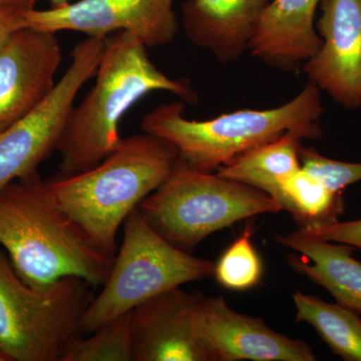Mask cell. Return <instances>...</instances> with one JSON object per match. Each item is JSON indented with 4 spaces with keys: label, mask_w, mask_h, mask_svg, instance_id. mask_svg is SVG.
I'll return each instance as SVG.
<instances>
[{
    "label": "cell",
    "mask_w": 361,
    "mask_h": 361,
    "mask_svg": "<svg viewBox=\"0 0 361 361\" xmlns=\"http://www.w3.org/2000/svg\"><path fill=\"white\" fill-rule=\"evenodd\" d=\"M301 141L287 133L236 157L218 174L264 192L281 207L284 183L301 168Z\"/></svg>",
    "instance_id": "obj_17"
},
{
    "label": "cell",
    "mask_w": 361,
    "mask_h": 361,
    "mask_svg": "<svg viewBox=\"0 0 361 361\" xmlns=\"http://www.w3.org/2000/svg\"><path fill=\"white\" fill-rule=\"evenodd\" d=\"M92 286L68 277L45 289L20 279L0 250V351L6 361H61L92 300Z\"/></svg>",
    "instance_id": "obj_7"
},
{
    "label": "cell",
    "mask_w": 361,
    "mask_h": 361,
    "mask_svg": "<svg viewBox=\"0 0 361 361\" xmlns=\"http://www.w3.org/2000/svg\"><path fill=\"white\" fill-rule=\"evenodd\" d=\"M0 246L16 274L37 289L68 277L103 286L116 257L68 217L39 171L0 189Z\"/></svg>",
    "instance_id": "obj_2"
},
{
    "label": "cell",
    "mask_w": 361,
    "mask_h": 361,
    "mask_svg": "<svg viewBox=\"0 0 361 361\" xmlns=\"http://www.w3.org/2000/svg\"><path fill=\"white\" fill-rule=\"evenodd\" d=\"M123 240L103 290L90 301L80 331L97 329L159 294L214 274L215 263L180 250L135 208L123 222Z\"/></svg>",
    "instance_id": "obj_6"
},
{
    "label": "cell",
    "mask_w": 361,
    "mask_h": 361,
    "mask_svg": "<svg viewBox=\"0 0 361 361\" xmlns=\"http://www.w3.org/2000/svg\"><path fill=\"white\" fill-rule=\"evenodd\" d=\"M149 224L180 250L191 253L214 232L281 207L269 195L184 161L137 206Z\"/></svg>",
    "instance_id": "obj_5"
},
{
    "label": "cell",
    "mask_w": 361,
    "mask_h": 361,
    "mask_svg": "<svg viewBox=\"0 0 361 361\" xmlns=\"http://www.w3.org/2000/svg\"><path fill=\"white\" fill-rule=\"evenodd\" d=\"M178 161L179 152L172 142L142 132L123 137L87 172L47 180L68 217L99 248L116 256L118 228L165 182Z\"/></svg>",
    "instance_id": "obj_3"
},
{
    "label": "cell",
    "mask_w": 361,
    "mask_h": 361,
    "mask_svg": "<svg viewBox=\"0 0 361 361\" xmlns=\"http://www.w3.org/2000/svg\"><path fill=\"white\" fill-rule=\"evenodd\" d=\"M205 298L176 287L130 311L134 361H216L197 329Z\"/></svg>",
    "instance_id": "obj_10"
},
{
    "label": "cell",
    "mask_w": 361,
    "mask_h": 361,
    "mask_svg": "<svg viewBox=\"0 0 361 361\" xmlns=\"http://www.w3.org/2000/svg\"><path fill=\"white\" fill-rule=\"evenodd\" d=\"M308 84L295 97L277 108L239 110L207 121L189 120L185 103L157 106L142 118V132L172 142L190 168L212 173L236 157L287 133L302 140L322 139V94Z\"/></svg>",
    "instance_id": "obj_4"
},
{
    "label": "cell",
    "mask_w": 361,
    "mask_h": 361,
    "mask_svg": "<svg viewBox=\"0 0 361 361\" xmlns=\"http://www.w3.org/2000/svg\"><path fill=\"white\" fill-rule=\"evenodd\" d=\"M271 0H185L182 25L192 44L223 65L243 56Z\"/></svg>",
    "instance_id": "obj_14"
},
{
    "label": "cell",
    "mask_w": 361,
    "mask_h": 361,
    "mask_svg": "<svg viewBox=\"0 0 361 361\" xmlns=\"http://www.w3.org/2000/svg\"><path fill=\"white\" fill-rule=\"evenodd\" d=\"M300 163L306 173L336 193L361 182V163L332 160L315 149L303 147L300 149Z\"/></svg>",
    "instance_id": "obj_22"
},
{
    "label": "cell",
    "mask_w": 361,
    "mask_h": 361,
    "mask_svg": "<svg viewBox=\"0 0 361 361\" xmlns=\"http://www.w3.org/2000/svg\"><path fill=\"white\" fill-rule=\"evenodd\" d=\"M23 11L13 7L0 6V49L14 32L25 27Z\"/></svg>",
    "instance_id": "obj_24"
},
{
    "label": "cell",
    "mask_w": 361,
    "mask_h": 361,
    "mask_svg": "<svg viewBox=\"0 0 361 361\" xmlns=\"http://www.w3.org/2000/svg\"><path fill=\"white\" fill-rule=\"evenodd\" d=\"M61 361H134L130 311L87 338H73Z\"/></svg>",
    "instance_id": "obj_20"
},
{
    "label": "cell",
    "mask_w": 361,
    "mask_h": 361,
    "mask_svg": "<svg viewBox=\"0 0 361 361\" xmlns=\"http://www.w3.org/2000/svg\"><path fill=\"white\" fill-rule=\"evenodd\" d=\"M197 329L216 361L316 360L305 342L274 331L262 318L233 310L222 297L205 298Z\"/></svg>",
    "instance_id": "obj_13"
},
{
    "label": "cell",
    "mask_w": 361,
    "mask_h": 361,
    "mask_svg": "<svg viewBox=\"0 0 361 361\" xmlns=\"http://www.w3.org/2000/svg\"><path fill=\"white\" fill-rule=\"evenodd\" d=\"M175 0H78L63 6L23 11L25 27L40 32H75L106 39L116 32L137 35L147 47L174 42L180 23Z\"/></svg>",
    "instance_id": "obj_9"
},
{
    "label": "cell",
    "mask_w": 361,
    "mask_h": 361,
    "mask_svg": "<svg viewBox=\"0 0 361 361\" xmlns=\"http://www.w3.org/2000/svg\"><path fill=\"white\" fill-rule=\"evenodd\" d=\"M0 361H6V360H4V355H2L1 351H0Z\"/></svg>",
    "instance_id": "obj_27"
},
{
    "label": "cell",
    "mask_w": 361,
    "mask_h": 361,
    "mask_svg": "<svg viewBox=\"0 0 361 361\" xmlns=\"http://www.w3.org/2000/svg\"><path fill=\"white\" fill-rule=\"evenodd\" d=\"M293 302L296 322L310 324L334 355L344 360L361 361V319L357 312L301 292L293 294Z\"/></svg>",
    "instance_id": "obj_18"
},
{
    "label": "cell",
    "mask_w": 361,
    "mask_h": 361,
    "mask_svg": "<svg viewBox=\"0 0 361 361\" xmlns=\"http://www.w3.org/2000/svg\"><path fill=\"white\" fill-rule=\"evenodd\" d=\"M302 231L326 241L346 244L361 249V219L349 222L337 221Z\"/></svg>",
    "instance_id": "obj_23"
},
{
    "label": "cell",
    "mask_w": 361,
    "mask_h": 361,
    "mask_svg": "<svg viewBox=\"0 0 361 361\" xmlns=\"http://www.w3.org/2000/svg\"><path fill=\"white\" fill-rule=\"evenodd\" d=\"M322 47L303 63L308 82L348 110L361 106V0H320Z\"/></svg>",
    "instance_id": "obj_11"
},
{
    "label": "cell",
    "mask_w": 361,
    "mask_h": 361,
    "mask_svg": "<svg viewBox=\"0 0 361 361\" xmlns=\"http://www.w3.org/2000/svg\"><path fill=\"white\" fill-rule=\"evenodd\" d=\"M61 63L56 33L23 27L9 37L0 49V132L47 99Z\"/></svg>",
    "instance_id": "obj_12"
},
{
    "label": "cell",
    "mask_w": 361,
    "mask_h": 361,
    "mask_svg": "<svg viewBox=\"0 0 361 361\" xmlns=\"http://www.w3.org/2000/svg\"><path fill=\"white\" fill-rule=\"evenodd\" d=\"M282 210L291 214L300 229L337 222L343 213L341 193L330 191L302 168L283 185Z\"/></svg>",
    "instance_id": "obj_19"
},
{
    "label": "cell",
    "mask_w": 361,
    "mask_h": 361,
    "mask_svg": "<svg viewBox=\"0 0 361 361\" xmlns=\"http://www.w3.org/2000/svg\"><path fill=\"white\" fill-rule=\"evenodd\" d=\"M0 6L13 7V8L21 9V11L33 8L28 0H0Z\"/></svg>",
    "instance_id": "obj_25"
},
{
    "label": "cell",
    "mask_w": 361,
    "mask_h": 361,
    "mask_svg": "<svg viewBox=\"0 0 361 361\" xmlns=\"http://www.w3.org/2000/svg\"><path fill=\"white\" fill-rule=\"evenodd\" d=\"M104 40L87 37L71 52L65 75L27 116L0 132V189L37 171L56 151L78 92L96 75Z\"/></svg>",
    "instance_id": "obj_8"
},
{
    "label": "cell",
    "mask_w": 361,
    "mask_h": 361,
    "mask_svg": "<svg viewBox=\"0 0 361 361\" xmlns=\"http://www.w3.org/2000/svg\"><path fill=\"white\" fill-rule=\"evenodd\" d=\"M148 47L130 32L104 39L96 82L78 106H73L56 151L61 155L54 178H68L99 165L118 146L120 123L140 99L154 92H167L188 104L199 96L185 78H172L149 59Z\"/></svg>",
    "instance_id": "obj_1"
},
{
    "label": "cell",
    "mask_w": 361,
    "mask_h": 361,
    "mask_svg": "<svg viewBox=\"0 0 361 361\" xmlns=\"http://www.w3.org/2000/svg\"><path fill=\"white\" fill-rule=\"evenodd\" d=\"M275 240L302 256H289L294 270L324 287L341 305L361 314V263L351 256L353 246L334 244L300 229L276 235Z\"/></svg>",
    "instance_id": "obj_16"
},
{
    "label": "cell",
    "mask_w": 361,
    "mask_h": 361,
    "mask_svg": "<svg viewBox=\"0 0 361 361\" xmlns=\"http://www.w3.org/2000/svg\"><path fill=\"white\" fill-rule=\"evenodd\" d=\"M216 280L231 290H247L259 283L262 264L251 242V228L232 244L215 264Z\"/></svg>",
    "instance_id": "obj_21"
},
{
    "label": "cell",
    "mask_w": 361,
    "mask_h": 361,
    "mask_svg": "<svg viewBox=\"0 0 361 361\" xmlns=\"http://www.w3.org/2000/svg\"><path fill=\"white\" fill-rule=\"evenodd\" d=\"M28 1H30V6L35 8V4H37V2L42 1V0H28ZM47 1L49 2L51 7H59L68 4V2H71V0H47Z\"/></svg>",
    "instance_id": "obj_26"
},
{
    "label": "cell",
    "mask_w": 361,
    "mask_h": 361,
    "mask_svg": "<svg viewBox=\"0 0 361 361\" xmlns=\"http://www.w3.org/2000/svg\"><path fill=\"white\" fill-rule=\"evenodd\" d=\"M320 0H271L248 51L280 71L298 70L322 47L315 28Z\"/></svg>",
    "instance_id": "obj_15"
}]
</instances>
